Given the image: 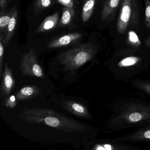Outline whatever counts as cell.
Returning a JSON list of instances; mask_svg holds the SVG:
<instances>
[{
	"label": "cell",
	"mask_w": 150,
	"mask_h": 150,
	"mask_svg": "<svg viewBox=\"0 0 150 150\" xmlns=\"http://www.w3.org/2000/svg\"><path fill=\"white\" fill-rule=\"evenodd\" d=\"M20 117L27 122L45 125L68 133L86 129L82 124L48 109L26 108Z\"/></svg>",
	"instance_id": "1"
},
{
	"label": "cell",
	"mask_w": 150,
	"mask_h": 150,
	"mask_svg": "<svg viewBox=\"0 0 150 150\" xmlns=\"http://www.w3.org/2000/svg\"><path fill=\"white\" fill-rule=\"evenodd\" d=\"M98 51L97 46L91 42L78 44L61 52L57 59L64 69L74 71L92 60Z\"/></svg>",
	"instance_id": "2"
},
{
	"label": "cell",
	"mask_w": 150,
	"mask_h": 150,
	"mask_svg": "<svg viewBox=\"0 0 150 150\" xmlns=\"http://www.w3.org/2000/svg\"><path fill=\"white\" fill-rule=\"evenodd\" d=\"M150 120V106L137 103L124 105L109 122L112 128H122Z\"/></svg>",
	"instance_id": "3"
},
{
	"label": "cell",
	"mask_w": 150,
	"mask_h": 150,
	"mask_svg": "<svg viewBox=\"0 0 150 150\" xmlns=\"http://www.w3.org/2000/svg\"><path fill=\"white\" fill-rule=\"evenodd\" d=\"M138 0H122L120 13L117 23L119 34L126 32L130 26L138 25Z\"/></svg>",
	"instance_id": "4"
},
{
	"label": "cell",
	"mask_w": 150,
	"mask_h": 150,
	"mask_svg": "<svg viewBox=\"0 0 150 150\" xmlns=\"http://www.w3.org/2000/svg\"><path fill=\"white\" fill-rule=\"evenodd\" d=\"M20 68L23 76L44 79L42 68L39 64L34 48L21 56Z\"/></svg>",
	"instance_id": "5"
},
{
	"label": "cell",
	"mask_w": 150,
	"mask_h": 150,
	"mask_svg": "<svg viewBox=\"0 0 150 150\" xmlns=\"http://www.w3.org/2000/svg\"><path fill=\"white\" fill-rule=\"evenodd\" d=\"M83 37V35L79 32H74L64 35L51 40L47 44L49 49H56L76 45Z\"/></svg>",
	"instance_id": "6"
},
{
	"label": "cell",
	"mask_w": 150,
	"mask_h": 150,
	"mask_svg": "<svg viewBox=\"0 0 150 150\" xmlns=\"http://www.w3.org/2000/svg\"><path fill=\"white\" fill-rule=\"evenodd\" d=\"M1 79L2 81L1 86V94L3 96H8L14 87L15 81L13 70L9 68L7 62H6L4 66Z\"/></svg>",
	"instance_id": "7"
},
{
	"label": "cell",
	"mask_w": 150,
	"mask_h": 150,
	"mask_svg": "<svg viewBox=\"0 0 150 150\" xmlns=\"http://www.w3.org/2000/svg\"><path fill=\"white\" fill-rule=\"evenodd\" d=\"M64 108L80 117L91 119V115L87 108L83 104L73 100L64 101L63 103Z\"/></svg>",
	"instance_id": "8"
},
{
	"label": "cell",
	"mask_w": 150,
	"mask_h": 150,
	"mask_svg": "<svg viewBox=\"0 0 150 150\" xmlns=\"http://www.w3.org/2000/svg\"><path fill=\"white\" fill-rule=\"evenodd\" d=\"M42 92L37 86H26L16 92V97L18 100H26L37 96Z\"/></svg>",
	"instance_id": "9"
},
{
	"label": "cell",
	"mask_w": 150,
	"mask_h": 150,
	"mask_svg": "<svg viewBox=\"0 0 150 150\" xmlns=\"http://www.w3.org/2000/svg\"><path fill=\"white\" fill-rule=\"evenodd\" d=\"M59 19L58 13H56L49 16L45 18L38 26L36 30V33H44L55 28L58 24Z\"/></svg>",
	"instance_id": "10"
},
{
	"label": "cell",
	"mask_w": 150,
	"mask_h": 150,
	"mask_svg": "<svg viewBox=\"0 0 150 150\" xmlns=\"http://www.w3.org/2000/svg\"><path fill=\"white\" fill-rule=\"evenodd\" d=\"M18 21V12L17 8H15L13 14L8 26L6 35L3 38V43L5 47H7L13 36L15 32L16 25Z\"/></svg>",
	"instance_id": "11"
},
{
	"label": "cell",
	"mask_w": 150,
	"mask_h": 150,
	"mask_svg": "<svg viewBox=\"0 0 150 150\" xmlns=\"http://www.w3.org/2000/svg\"><path fill=\"white\" fill-rule=\"evenodd\" d=\"M122 0H107L103 5L101 14V18L103 21H106L111 16Z\"/></svg>",
	"instance_id": "12"
},
{
	"label": "cell",
	"mask_w": 150,
	"mask_h": 150,
	"mask_svg": "<svg viewBox=\"0 0 150 150\" xmlns=\"http://www.w3.org/2000/svg\"><path fill=\"white\" fill-rule=\"evenodd\" d=\"M142 58L140 57H127L121 59L117 64L119 69H133L136 68L135 66L138 65L141 62Z\"/></svg>",
	"instance_id": "13"
},
{
	"label": "cell",
	"mask_w": 150,
	"mask_h": 150,
	"mask_svg": "<svg viewBox=\"0 0 150 150\" xmlns=\"http://www.w3.org/2000/svg\"><path fill=\"white\" fill-rule=\"evenodd\" d=\"M123 140L135 141L150 140V128L141 129L137 131Z\"/></svg>",
	"instance_id": "14"
},
{
	"label": "cell",
	"mask_w": 150,
	"mask_h": 150,
	"mask_svg": "<svg viewBox=\"0 0 150 150\" xmlns=\"http://www.w3.org/2000/svg\"><path fill=\"white\" fill-rule=\"evenodd\" d=\"M15 8H12L7 12H1L0 17V34L3 35V38L6 35L8 26L13 14Z\"/></svg>",
	"instance_id": "15"
},
{
	"label": "cell",
	"mask_w": 150,
	"mask_h": 150,
	"mask_svg": "<svg viewBox=\"0 0 150 150\" xmlns=\"http://www.w3.org/2000/svg\"><path fill=\"white\" fill-rule=\"evenodd\" d=\"M96 0H86L81 13V20L84 23L88 21L92 16Z\"/></svg>",
	"instance_id": "16"
},
{
	"label": "cell",
	"mask_w": 150,
	"mask_h": 150,
	"mask_svg": "<svg viewBox=\"0 0 150 150\" xmlns=\"http://www.w3.org/2000/svg\"><path fill=\"white\" fill-rule=\"evenodd\" d=\"M74 15V9L72 7H66L62 10V16L59 21V27H65L72 21Z\"/></svg>",
	"instance_id": "17"
},
{
	"label": "cell",
	"mask_w": 150,
	"mask_h": 150,
	"mask_svg": "<svg viewBox=\"0 0 150 150\" xmlns=\"http://www.w3.org/2000/svg\"><path fill=\"white\" fill-rule=\"evenodd\" d=\"M128 146L122 144L110 141L108 143H102L96 146L95 149L96 150H128Z\"/></svg>",
	"instance_id": "18"
},
{
	"label": "cell",
	"mask_w": 150,
	"mask_h": 150,
	"mask_svg": "<svg viewBox=\"0 0 150 150\" xmlns=\"http://www.w3.org/2000/svg\"><path fill=\"white\" fill-rule=\"evenodd\" d=\"M53 0H35L34 4L35 15L40 14L41 12L50 6Z\"/></svg>",
	"instance_id": "19"
},
{
	"label": "cell",
	"mask_w": 150,
	"mask_h": 150,
	"mask_svg": "<svg viewBox=\"0 0 150 150\" xmlns=\"http://www.w3.org/2000/svg\"><path fill=\"white\" fill-rule=\"evenodd\" d=\"M127 41L130 45L135 48H139L141 45V41L138 36L133 30H130L128 32Z\"/></svg>",
	"instance_id": "20"
},
{
	"label": "cell",
	"mask_w": 150,
	"mask_h": 150,
	"mask_svg": "<svg viewBox=\"0 0 150 150\" xmlns=\"http://www.w3.org/2000/svg\"><path fill=\"white\" fill-rule=\"evenodd\" d=\"M132 84L135 87L150 95V81L135 80Z\"/></svg>",
	"instance_id": "21"
},
{
	"label": "cell",
	"mask_w": 150,
	"mask_h": 150,
	"mask_svg": "<svg viewBox=\"0 0 150 150\" xmlns=\"http://www.w3.org/2000/svg\"><path fill=\"white\" fill-rule=\"evenodd\" d=\"M4 56V44L3 35L0 34V78L1 79L3 74V59Z\"/></svg>",
	"instance_id": "22"
},
{
	"label": "cell",
	"mask_w": 150,
	"mask_h": 150,
	"mask_svg": "<svg viewBox=\"0 0 150 150\" xmlns=\"http://www.w3.org/2000/svg\"><path fill=\"white\" fill-rule=\"evenodd\" d=\"M145 24L147 29L150 28V0H145Z\"/></svg>",
	"instance_id": "23"
},
{
	"label": "cell",
	"mask_w": 150,
	"mask_h": 150,
	"mask_svg": "<svg viewBox=\"0 0 150 150\" xmlns=\"http://www.w3.org/2000/svg\"><path fill=\"white\" fill-rule=\"evenodd\" d=\"M16 96L13 95L8 97L5 100L4 105L8 108H14L16 105Z\"/></svg>",
	"instance_id": "24"
},
{
	"label": "cell",
	"mask_w": 150,
	"mask_h": 150,
	"mask_svg": "<svg viewBox=\"0 0 150 150\" xmlns=\"http://www.w3.org/2000/svg\"><path fill=\"white\" fill-rule=\"evenodd\" d=\"M9 0H0V8H1V12L5 11L6 7L8 4Z\"/></svg>",
	"instance_id": "25"
},
{
	"label": "cell",
	"mask_w": 150,
	"mask_h": 150,
	"mask_svg": "<svg viewBox=\"0 0 150 150\" xmlns=\"http://www.w3.org/2000/svg\"><path fill=\"white\" fill-rule=\"evenodd\" d=\"M144 44L146 47H150V36L145 40L144 42Z\"/></svg>",
	"instance_id": "26"
}]
</instances>
